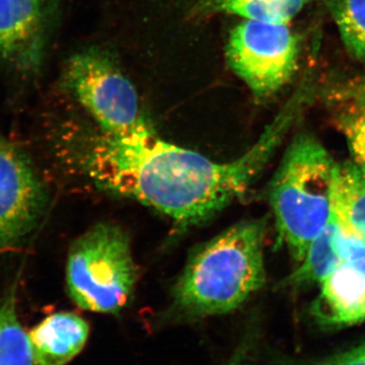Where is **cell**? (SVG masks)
Wrapping results in <instances>:
<instances>
[{
    "instance_id": "14",
    "label": "cell",
    "mask_w": 365,
    "mask_h": 365,
    "mask_svg": "<svg viewBox=\"0 0 365 365\" xmlns=\"http://www.w3.org/2000/svg\"><path fill=\"white\" fill-rule=\"evenodd\" d=\"M313 0H201V14H227L245 20L287 25Z\"/></svg>"
},
{
    "instance_id": "8",
    "label": "cell",
    "mask_w": 365,
    "mask_h": 365,
    "mask_svg": "<svg viewBox=\"0 0 365 365\" xmlns=\"http://www.w3.org/2000/svg\"><path fill=\"white\" fill-rule=\"evenodd\" d=\"M311 314L328 330L348 328L365 322V257L352 259L319 284Z\"/></svg>"
},
{
    "instance_id": "18",
    "label": "cell",
    "mask_w": 365,
    "mask_h": 365,
    "mask_svg": "<svg viewBox=\"0 0 365 365\" xmlns=\"http://www.w3.org/2000/svg\"><path fill=\"white\" fill-rule=\"evenodd\" d=\"M225 365H250V346L242 342Z\"/></svg>"
},
{
    "instance_id": "7",
    "label": "cell",
    "mask_w": 365,
    "mask_h": 365,
    "mask_svg": "<svg viewBox=\"0 0 365 365\" xmlns=\"http://www.w3.org/2000/svg\"><path fill=\"white\" fill-rule=\"evenodd\" d=\"M47 194L25 151L0 138V252L20 244L39 225Z\"/></svg>"
},
{
    "instance_id": "13",
    "label": "cell",
    "mask_w": 365,
    "mask_h": 365,
    "mask_svg": "<svg viewBox=\"0 0 365 365\" xmlns=\"http://www.w3.org/2000/svg\"><path fill=\"white\" fill-rule=\"evenodd\" d=\"M332 210L346 228L365 241V174L351 160L336 165Z\"/></svg>"
},
{
    "instance_id": "15",
    "label": "cell",
    "mask_w": 365,
    "mask_h": 365,
    "mask_svg": "<svg viewBox=\"0 0 365 365\" xmlns=\"http://www.w3.org/2000/svg\"><path fill=\"white\" fill-rule=\"evenodd\" d=\"M0 365H37L29 334L19 321L14 294L0 302Z\"/></svg>"
},
{
    "instance_id": "3",
    "label": "cell",
    "mask_w": 365,
    "mask_h": 365,
    "mask_svg": "<svg viewBox=\"0 0 365 365\" xmlns=\"http://www.w3.org/2000/svg\"><path fill=\"white\" fill-rule=\"evenodd\" d=\"M336 165L318 138L302 132L271 180L269 203L278 237L297 264L330 220Z\"/></svg>"
},
{
    "instance_id": "5",
    "label": "cell",
    "mask_w": 365,
    "mask_h": 365,
    "mask_svg": "<svg viewBox=\"0 0 365 365\" xmlns=\"http://www.w3.org/2000/svg\"><path fill=\"white\" fill-rule=\"evenodd\" d=\"M66 83L104 133L127 136L150 126L136 88L106 50L73 55L66 67Z\"/></svg>"
},
{
    "instance_id": "9",
    "label": "cell",
    "mask_w": 365,
    "mask_h": 365,
    "mask_svg": "<svg viewBox=\"0 0 365 365\" xmlns=\"http://www.w3.org/2000/svg\"><path fill=\"white\" fill-rule=\"evenodd\" d=\"M44 45L43 0H0V56L32 71L40 66Z\"/></svg>"
},
{
    "instance_id": "1",
    "label": "cell",
    "mask_w": 365,
    "mask_h": 365,
    "mask_svg": "<svg viewBox=\"0 0 365 365\" xmlns=\"http://www.w3.org/2000/svg\"><path fill=\"white\" fill-rule=\"evenodd\" d=\"M294 114L281 113L257 143L232 162H215L167 143L151 126L127 136L102 131L86 136L72 157L100 188L150 206L180 227H190L246 193L272 158Z\"/></svg>"
},
{
    "instance_id": "11",
    "label": "cell",
    "mask_w": 365,
    "mask_h": 365,
    "mask_svg": "<svg viewBox=\"0 0 365 365\" xmlns=\"http://www.w3.org/2000/svg\"><path fill=\"white\" fill-rule=\"evenodd\" d=\"M90 335L86 319L69 312L50 314L29 334L37 365H66L83 351Z\"/></svg>"
},
{
    "instance_id": "4",
    "label": "cell",
    "mask_w": 365,
    "mask_h": 365,
    "mask_svg": "<svg viewBox=\"0 0 365 365\" xmlns=\"http://www.w3.org/2000/svg\"><path fill=\"white\" fill-rule=\"evenodd\" d=\"M136 280L128 235L114 223H98L71 245L67 290L81 309L120 313L131 299Z\"/></svg>"
},
{
    "instance_id": "17",
    "label": "cell",
    "mask_w": 365,
    "mask_h": 365,
    "mask_svg": "<svg viewBox=\"0 0 365 365\" xmlns=\"http://www.w3.org/2000/svg\"><path fill=\"white\" fill-rule=\"evenodd\" d=\"M316 365H365V342L327 357Z\"/></svg>"
},
{
    "instance_id": "10",
    "label": "cell",
    "mask_w": 365,
    "mask_h": 365,
    "mask_svg": "<svg viewBox=\"0 0 365 365\" xmlns=\"http://www.w3.org/2000/svg\"><path fill=\"white\" fill-rule=\"evenodd\" d=\"M362 257L364 240L346 228L332 210L330 220L311 242L287 283L300 288L319 285L345 262Z\"/></svg>"
},
{
    "instance_id": "16",
    "label": "cell",
    "mask_w": 365,
    "mask_h": 365,
    "mask_svg": "<svg viewBox=\"0 0 365 365\" xmlns=\"http://www.w3.org/2000/svg\"><path fill=\"white\" fill-rule=\"evenodd\" d=\"M328 6L346 49L365 64V0H329Z\"/></svg>"
},
{
    "instance_id": "6",
    "label": "cell",
    "mask_w": 365,
    "mask_h": 365,
    "mask_svg": "<svg viewBox=\"0 0 365 365\" xmlns=\"http://www.w3.org/2000/svg\"><path fill=\"white\" fill-rule=\"evenodd\" d=\"M299 41L283 24L245 20L230 34L227 60L259 100L272 97L299 66Z\"/></svg>"
},
{
    "instance_id": "12",
    "label": "cell",
    "mask_w": 365,
    "mask_h": 365,
    "mask_svg": "<svg viewBox=\"0 0 365 365\" xmlns=\"http://www.w3.org/2000/svg\"><path fill=\"white\" fill-rule=\"evenodd\" d=\"M334 124L344 136L352 160L365 174V81H352L330 91Z\"/></svg>"
},
{
    "instance_id": "2",
    "label": "cell",
    "mask_w": 365,
    "mask_h": 365,
    "mask_svg": "<svg viewBox=\"0 0 365 365\" xmlns=\"http://www.w3.org/2000/svg\"><path fill=\"white\" fill-rule=\"evenodd\" d=\"M265 235L266 220H246L198 247L173 290L175 314L205 318L241 307L265 283Z\"/></svg>"
}]
</instances>
